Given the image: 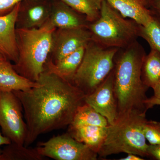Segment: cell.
<instances>
[{
	"instance_id": "obj_1",
	"label": "cell",
	"mask_w": 160,
	"mask_h": 160,
	"mask_svg": "<svg viewBox=\"0 0 160 160\" xmlns=\"http://www.w3.org/2000/svg\"><path fill=\"white\" fill-rule=\"evenodd\" d=\"M38 84L26 91L12 92L20 100L27 125L24 146L29 147L41 135L69 126L86 94L68 81L46 69Z\"/></svg>"
},
{
	"instance_id": "obj_2",
	"label": "cell",
	"mask_w": 160,
	"mask_h": 160,
	"mask_svg": "<svg viewBox=\"0 0 160 160\" xmlns=\"http://www.w3.org/2000/svg\"><path fill=\"white\" fill-rule=\"evenodd\" d=\"M146 52L137 41L119 49L114 58L113 88L118 115L132 110L147 112L148 88L142 78V68Z\"/></svg>"
},
{
	"instance_id": "obj_3",
	"label": "cell",
	"mask_w": 160,
	"mask_h": 160,
	"mask_svg": "<svg viewBox=\"0 0 160 160\" xmlns=\"http://www.w3.org/2000/svg\"><path fill=\"white\" fill-rule=\"evenodd\" d=\"M56 29L49 19L40 28H16L18 58L13 67L18 73L32 82H37L45 70L52 33Z\"/></svg>"
},
{
	"instance_id": "obj_4",
	"label": "cell",
	"mask_w": 160,
	"mask_h": 160,
	"mask_svg": "<svg viewBox=\"0 0 160 160\" xmlns=\"http://www.w3.org/2000/svg\"><path fill=\"white\" fill-rule=\"evenodd\" d=\"M146 112L132 110L118 115L112 125H109L107 135L98 155L106 158L121 152L148 157V145L143 133L147 119Z\"/></svg>"
},
{
	"instance_id": "obj_5",
	"label": "cell",
	"mask_w": 160,
	"mask_h": 160,
	"mask_svg": "<svg viewBox=\"0 0 160 160\" xmlns=\"http://www.w3.org/2000/svg\"><path fill=\"white\" fill-rule=\"evenodd\" d=\"M140 25L130 19L123 17L103 0L99 18L89 23L88 28L92 40L107 48H126L140 37Z\"/></svg>"
},
{
	"instance_id": "obj_6",
	"label": "cell",
	"mask_w": 160,
	"mask_h": 160,
	"mask_svg": "<svg viewBox=\"0 0 160 160\" xmlns=\"http://www.w3.org/2000/svg\"><path fill=\"white\" fill-rule=\"evenodd\" d=\"M119 49L103 47L91 40L86 45L82 62L72 84L86 95L91 93L113 69L115 57Z\"/></svg>"
},
{
	"instance_id": "obj_7",
	"label": "cell",
	"mask_w": 160,
	"mask_h": 160,
	"mask_svg": "<svg viewBox=\"0 0 160 160\" xmlns=\"http://www.w3.org/2000/svg\"><path fill=\"white\" fill-rule=\"evenodd\" d=\"M23 111L20 100L12 92L0 91V127L2 134L12 142L24 146L27 125Z\"/></svg>"
},
{
	"instance_id": "obj_8",
	"label": "cell",
	"mask_w": 160,
	"mask_h": 160,
	"mask_svg": "<svg viewBox=\"0 0 160 160\" xmlns=\"http://www.w3.org/2000/svg\"><path fill=\"white\" fill-rule=\"evenodd\" d=\"M35 148L40 155L56 160H96L98 156L68 132L38 143Z\"/></svg>"
},
{
	"instance_id": "obj_9",
	"label": "cell",
	"mask_w": 160,
	"mask_h": 160,
	"mask_svg": "<svg viewBox=\"0 0 160 160\" xmlns=\"http://www.w3.org/2000/svg\"><path fill=\"white\" fill-rule=\"evenodd\" d=\"M91 40V33L88 27L56 28L52 33L51 49L47 60L56 62L85 47Z\"/></svg>"
},
{
	"instance_id": "obj_10",
	"label": "cell",
	"mask_w": 160,
	"mask_h": 160,
	"mask_svg": "<svg viewBox=\"0 0 160 160\" xmlns=\"http://www.w3.org/2000/svg\"><path fill=\"white\" fill-rule=\"evenodd\" d=\"M85 102L106 118L109 125L114 124L118 112L113 88V69L97 89L86 95Z\"/></svg>"
},
{
	"instance_id": "obj_11",
	"label": "cell",
	"mask_w": 160,
	"mask_h": 160,
	"mask_svg": "<svg viewBox=\"0 0 160 160\" xmlns=\"http://www.w3.org/2000/svg\"><path fill=\"white\" fill-rule=\"evenodd\" d=\"M20 4L18 3L9 13L0 16V54L14 63L18 58L16 31Z\"/></svg>"
},
{
	"instance_id": "obj_12",
	"label": "cell",
	"mask_w": 160,
	"mask_h": 160,
	"mask_svg": "<svg viewBox=\"0 0 160 160\" xmlns=\"http://www.w3.org/2000/svg\"><path fill=\"white\" fill-rule=\"evenodd\" d=\"M45 0H30L29 4H20L16 21V28L31 29L43 26L50 18L52 5Z\"/></svg>"
},
{
	"instance_id": "obj_13",
	"label": "cell",
	"mask_w": 160,
	"mask_h": 160,
	"mask_svg": "<svg viewBox=\"0 0 160 160\" xmlns=\"http://www.w3.org/2000/svg\"><path fill=\"white\" fill-rule=\"evenodd\" d=\"M123 17L130 19L143 26L153 18V12L148 8L145 0H106Z\"/></svg>"
},
{
	"instance_id": "obj_14",
	"label": "cell",
	"mask_w": 160,
	"mask_h": 160,
	"mask_svg": "<svg viewBox=\"0 0 160 160\" xmlns=\"http://www.w3.org/2000/svg\"><path fill=\"white\" fill-rule=\"evenodd\" d=\"M49 20L56 28L61 29L88 27L89 24L85 16L62 0L52 4Z\"/></svg>"
},
{
	"instance_id": "obj_15",
	"label": "cell",
	"mask_w": 160,
	"mask_h": 160,
	"mask_svg": "<svg viewBox=\"0 0 160 160\" xmlns=\"http://www.w3.org/2000/svg\"><path fill=\"white\" fill-rule=\"evenodd\" d=\"M38 84L18 73L10 61L0 60V91H26Z\"/></svg>"
},
{
	"instance_id": "obj_16",
	"label": "cell",
	"mask_w": 160,
	"mask_h": 160,
	"mask_svg": "<svg viewBox=\"0 0 160 160\" xmlns=\"http://www.w3.org/2000/svg\"><path fill=\"white\" fill-rule=\"evenodd\" d=\"M108 126H69L67 132L98 154L106 139Z\"/></svg>"
},
{
	"instance_id": "obj_17",
	"label": "cell",
	"mask_w": 160,
	"mask_h": 160,
	"mask_svg": "<svg viewBox=\"0 0 160 160\" xmlns=\"http://www.w3.org/2000/svg\"><path fill=\"white\" fill-rule=\"evenodd\" d=\"M86 47L80 48L56 62L47 60L45 69L71 83L82 62Z\"/></svg>"
},
{
	"instance_id": "obj_18",
	"label": "cell",
	"mask_w": 160,
	"mask_h": 160,
	"mask_svg": "<svg viewBox=\"0 0 160 160\" xmlns=\"http://www.w3.org/2000/svg\"><path fill=\"white\" fill-rule=\"evenodd\" d=\"M142 78L146 86L152 89L160 81V53L155 49H151L144 58Z\"/></svg>"
},
{
	"instance_id": "obj_19",
	"label": "cell",
	"mask_w": 160,
	"mask_h": 160,
	"mask_svg": "<svg viewBox=\"0 0 160 160\" xmlns=\"http://www.w3.org/2000/svg\"><path fill=\"white\" fill-rule=\"evenodd\" d=\"M109 125L106 118L86 103L78 108L69 126H94L106 127Z\"/></svg>"
},
{
	"instance_id": "obj_20",
	"label": "cell",
	"mask_w": 160,
	"mask_h": 160,
	"mask_svg": "<svg viewBox=\"0 0 160 160\" xmlns=\"http://www.w3.org/2000/svg\"><path fill=\"white\" fill-rule=\"evenodd\" d=\"M0 153V160H42L36 148H29L24 145L11 142L6 145Z\"/></svg>"
},
{
	"instance_id": "obj_21",
	"label": "cell",
	"mask_w": 160,
	"mask_h": 160,
	"mask_svg": "<svg viewBox=\"0 0 160 160\" xmlns=\"http://www.w3.org/2000/svg\"><path fill=\"white\" fill-rule=\"evenodd\" d=\"M78 12L86 16L89 23L99 18L103 0H62Z\"/></svg>"
},
{
	"instance_id": "obj_22",
	"label": "cell",
	"mask_w": 160,
	"mask_h": 160,
	"mask_svg": "<svg viewBox=\"0 0 160 160\" xmlns=\"http://www.w3.org/2000/svg\"><path fill=\"white\" fill-rule=\"evenodd\" d=\"M140 37L160 53V16L153 12L152 21L145 26H140Z\"/></svg>"
},
{
	"instance_id": "obj_23",
	"label": "cell",
	"mask_w": 160,
	"mask_h": 160,
	"mask_svg": "<svg viewBox=\"0 0 160 160\" xmlns=\"http://www.w3.org/2000/svg\"><path fill=\"white\" fill-rule=\"evenodd\" d=\"M143 133L149 145L160 144V122L146 120L143 126Z\"/></svg>"
},
{
	"instance_id": "obj_24",
	"label": "cell",
	"mask_w": 160,
	"mask_h": 160,
	"mask_svg": "<svg viewBox=\"0 0 160 160\" xmlns=\"http://www.w3.org/2000/svg\"><path fill=\"white\" fill-rule=\"evenodd\" d=\"M25 0H0V16L9 13L18 3Z\"/></svg>"
},
{
	"instance_id": "obj_25",
	"label": "cell",
	"mask_w": 160,
	"mask_h": 160,
	"mask_svg": "<svg viewBox=\"0 0 160 160\" xmlns=\"http://www.w3.org/2000/svg\"><path fill=\"white\" fill-rule=\"evenodd\" d=\"M148 157L160 160V144L158 145H149L147 148Z\"/></svg>"
},
{
	"instance_id": "obj_26",
	"label": "cell",
	"mask_w": 160,
	"mask_h": 160,
	"mask_svg": "<svg viewBox=\"0 0 160 160\" xmlns=\"http://www.w3.org/2000/svg\"><path fill=\"white\" fill-rule=\"evenodd\" d=\"M146 108L148 109L152 108L154 106H160V99L152 96L150 98H148L145 102Z\"/></svg>"
},
{
	"instance_id": "obj_27",
	"label": "cell",
	"mask_w": 160,
	"mask_h": 160,
	"mask_svg": "<svg viewBox=\"0 0 160 160\" xmlns=\"http://www.w3.org/2000/svg\"><path fill=\"white\" fill-rule=\"evenodd\" d=\"M149 8L154 13L160 16V0H153L150 4Z\"/></svg>"
},
{
	"instance_id": "obj_28",
	"label": "cell",
	"mask_w": 160,
	"mask_h": 160,
	"mask_svg": "<svg viewBox=\"0 0 160 160\" xmlns=\"http://www.w3.org/2000/svg\"><path fill=\"white\" fill-rule=\"evenodd\" d=\"M120 160H143L142 158L137 155L132 153H128L127 156L125 158H121Z\"/></svg>"
},
{
	"instance_id": "obj_29",
	"label": "cell",
	"mask_w": 160,
	"mask_h": 160,
	"mask_svg": "<svg viewBox=\"0 0 160 160\" xmlns=\"http://www.w3.org/2000/svg\"><path fill=\"white\" fill-rule=\"evenodd\" d=\"M11 142V141L9 139L2 134L0 132V146L2 145H9ZM2 149H0V153L2 152Z\"/></svg>"
},
{
	"instance_id": "obj_30",
	"label": "cell",
	"mask_w": 160,
	"mask_h": 160,
	"mask_svg": "<svg viewBox=\"0 0 160 160\" xmlns=\"http://www.w3.org/2000/svg\"><path fill=\"white\" fill-rule=\"evenodd\" d=\"M152 89H153V91H154L153 96L160 99V81Z\"/></svg>"
},
{
	"instance_id": "obj_31",
	"label": "cell",
	"mask_w": 160,
	"mask_h": 160,
	"mask_svg": "<svg viewBox=\"0 0 160 160\" xmlns=\"http://www.w3.org/2000/svg\"><path fill=\"white\" fill-rule=\"evenodd\" d=\"M145 2H146L147 6H148V8H149L150 4H151V3L152 2V1H153V0H145Z\"/></svg>"
},
{
	"instance_id": "obj_32",
	"label": "cell",
	"mask_w": 160,
	"mask_h": 160,
	"mask_svg": "<svg viewBox=\"0 0 160 160\" xmlns=\"http://www.w3.org/2000/svg\"><path fill=\"white\" fill-rule=\"evenodd\" d=\"M5 58L3 57L2 56V55L0 54V60L3 59H4Z\"/></svg>"
},
{
	"instance_id": "obj_33",
	"label": "cell",
	"mask_w": 160,
	"mask_h": 160,
	"mask_svg": "<svg viewBox=\"0 0 160 160\" xmlns=\"http://www.w3.org/2000/svg\"></svg>"
}]
</instances>
